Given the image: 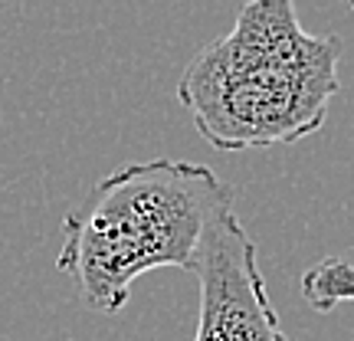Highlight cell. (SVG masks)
<instances>
[{"instance_id":"4","label":"cell","mask_w":354,"mask_h":341,"mask_svg":"<svg viewBox=\"0 0 354 341\" xmlns=\"http://www.w3.org/2000/svg\"><path fill=\"white\" fill-rule=\"evenodd\" d=\"M302 299L315 312H331L335 305L354 302V263L342 256L318 259L299 282Z\"/></svg>"},{"instance_id":"2","label":"cell","mask_w":354,"mask_h":341,"mask_svg":"<svg viewBox=\"0 0 354 341\" xmlns=\"http://www.w3.org/2000/svg\"><path fill=\"white\" fill-rule=\"evenodd\" d=\"M233 187L203 165L154 158L102 177L63 220L56 266L76 279L86 305L118 315L135 279L154 269H197Z\"/></svg>"},{"instance_id":"1","label":"cell","mask_w":354,"mask_h":341,"mask_svg":"<svg viewBox=\"0 0 354 341\" xmlns=\"http://www.w3.org/2000/svg\"><path fill=\"white\" fill-rule=\"evenodd\" d=\"M342 39L308 33L295 0H246L187 63L177 102L216 151L276 148L315 135L338 95Z\"/></svg>"},{"instance_id":"5","label":"cell","mask_w":354,"mask_h":341,"mask_svg":"<svg viewBox=\"0 0 354 341\" xmlns=\"http://www.w3.org/2000/svg\"><path fill=\"white\" fill-rule=\"evenodd\" d=\"M344 3H348V7H351V10H354V0H344Z\"/></svg>"},{"instance_id":"3","label":"cell","mask_w":354,"mask_h":341,"mask_svg":"<svg viewBox=\"0 0 354 341\" xmlns=\"http://www.w3.org/2000/svg\"><path fill=\"white\" fill-rule=\"evenodd\" d=\"M194 276L201 282L194 341H289L259 273L256 243L233 210L216 216Z\"/></svg>"}]
</instances>
